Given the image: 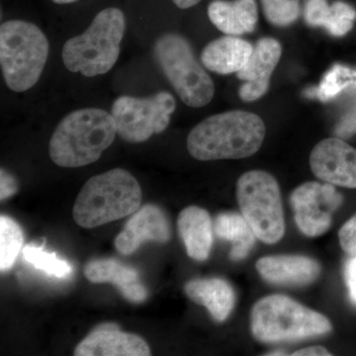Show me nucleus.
Instances as JSON below:
<instances>
[{"label":"nucleus","mask_w":356,"mask_h":356,"mask_svg":"<svg viewBox=\"0 0 356 356\" xmlns=\"http://www.w3.org/2000/svg\"><path fill=\"white\" fill-rule=\"evenodd\" d=\"M350 89H356V70L346 65H334L323 77L320 86L307 90L306 95L318 98L321 102H329Z\"/></svg>","instance_id":"22"},{"label":"nucleus","mask_w":356,"mask_h":356,"mask_svg":"<svg viewBox=\"0 0 356 356\" xmlns=\"http://www.w3.org/2000/svg\"><path fill=\"white\" fill-rule=\"evenodd\" d=\"M266 131L259 115L243 110L222 112L192 129L187 149L201 161L245 159L261 149Z\"/></svg>","instance_id":"1"},{"label":"nucleus","mask_w":356,"mask_h":356,"mask_svg":"<svg viewBox=\"0 0 356 356\" xmlns=\"http://www.w3.org/2000/svg\"><path fill=\"white\" fill-rule=\"evenodd\" d=\"M344 276L351 301L356 305V254L346 264Z\"/></svg>","instance_id":"31"},{"label":"nucleus","mask_w":356,"mask_h":356,"mask_svg":"<svg viewBox=\"0 0 356 356\" xmlns=\"http://www.w3.org/2000/svg\"><path fill=\"white\" fill-rule=\"evenodd\" d=\"M327 0H307L304 9V18L312 27H323L329 13Z\"/></svg>","instance_id":"27"},{"label":"nucleus","mask_w":356,"mask_h":356,"mask_svg":"<svg viewBox=\"0 0 356 356\" xmlns=\"http://www.w3.org/2000/svg\"><path fill=\"white\" fill-rule=\"evenodd\" d=\"M339 238L344 252L356 254V215L339 229Z\"/></svg>","instance_id":"28"},{"label":"nucleus","mask_w":356,"mask_h":356,"mask_svg":"<svg viewBox=\"0 0 356 356\" xmlns=\"http://www.w3.org/2000/svg\"><path fill=\"white\" fill-rule=\"evenodd\" d=\"M257 269L264 280L276 285L304 286L317 280L320 264L303 255H273L262 257Z\"/></svg>","instance_id":"15"},{"label":"nucleus","mask_w":356,"mask_h":356,"mask_svg":"<svg viewBox=\"0 0 356 356\" xmlns=\"http://www.w3.org/2000/svg\"><path fill=\"white\" fill-rule=\"evenodd\" d=\"M281 55L282 47L277 40L262 38L257 42L247 65L236 74L241 81H245L238 90L243 102H255L266 95Z\"/></svg>","instance_id":"12"},{"label":"nucleus","mask_w":356,"mask_h":356,"mask_svg":"<svg viewBox=\"0 0 356 356\" xmlns=\"http://www.w3.org/2000/svg\"><path fill=\"white\" fill-rule=\"evenodd\" d=\"M117 135L111 113L98 108L76 110L58 123L49 145L50 158L62 168H81L95 163Z\"/></svg>","instance_id":"2"},{"label":"nucleus","mask_w":356,"mask_h":356,"mask_svg":"<svg viewBox=\"0 0 356 356\" xmlns=\"http://www.w3.org/2000/svg\"><path fill=\"white\" fill-rule=\"evenodd\" d=\"M177 228L189 257L197 261H206L213 245L209 213L197 206L185 208L178 216Z\"/></svg>","instance_id":"18"},{"label":"nucleus","mask_w":356,"mask_h":356,"mask_svg":"<svg viewBox=\"0 0 356 356\" xmlns=\"http://www.w3.org/2000/svg\"><path fill=\"white\" fill-rule=\"evenodd\" d=\"M17 189L18 184L15 178L2 168L0 172V199L1 201L14 195Z\"/></svg>","instance_id":"30"},{"label":"nucleus","mask_w":356,"mask_h":356,"mask_svg":"<svg viewBox=\"0 0 356 356\" xmlns=\"http://www.w3.org/2000/svg\"><path fill=\"white\" fill-rule=\"evenodd\" d=\"M23 257L28 264L35 268L44 271L48 275L63 278L72 273V267L69 262L58 259L55 252H48L43 245H26L22 250Z\"/></svg>","instance_id":"24"},{"label":"nucleus","mask_w":356,"mask_h":356,"mask_svg":"<svg viewBox=\"0 0 356 356\" xmlns=\"http://www.w3.org/2000/svg\"><path fill=\"white\" fill-rule=\"evenodd\" d=\"M293 356H329L332 355L325 348L322 346H310V348H303L295 351L292 353Z\"/></svg>","instance_id":"32"},{"label":"nucleus","mask_w":356,"mask_h":356,"mask_svg":"<svg viewBox=\"0 0 356 356\" xmlns=\"http://www.w3.org/2000/svg\"><path fill=\"white\" fill-rule=\"evenodd\" d=\"M76 356H149L151 350L142 337L121 332L118 325L104 324L93 330L76 346Z\"/></svg>","instance_id":"14"},{"label":"nucleus","mask_w":356,"mask_h":356,"mask_svg":"<svg viewBox=\"0 0 356 356\" xmlns=\"http://www.w3.org/2000/svg\"><path fill=\"white\" fill-rule=\"evenodd\" d=\"M50 46L43 31L33 23L9 20L0 27V65L7 88L24 92L38 83Z\"/></svg>","instance_id":"5"},{"label":"nucleus","mask_w":356,"mask_h":356,"mask_svg":"<svg viewBox=\"0 0 356 356\" xmlns=\"http://www.w3.org/2000/svg\"><path fill=\"white\" fill-rule=\"evenodd\" d=\"M125 27L120 9H103L83 34L65 42L62 51L65 67L86 77L107 74L120 56Z\"/></svg>","instance_id":"4"},{"label":"nucleus","mask_w":356,"mask_h":356,"mask_svg":"<svg viewBox=\"0 0 356 356\" xmlns=\"http://www.w3.org/2000/svg\"><path fill=\"white\" fill-rule=\"evenodd\" d=\"M267 356H277V355H280V356H282V355H286V353H284V351H282V350H276V351H273V353H267V355H266Z\"/></svg>","instance_id":"35"},{"label":"nucleus","mask_w":356,"mask_h":356,"mask_svg":"<svg viewBox=\"0 0 356 356\" xmlns=\"http://www.w3.org/2000/svg\"><path fill=\"white\" fill-rule=\"evenodd\" d=\"M24 242L22 229L11 218L0 217V269L8 270L15 264Z\"/></svg>","instance_id":"23"},{"label":"nucleus","mask_w":356,"mask_h":356,"mask_svg":"<svg viewBox=\"0 0 356 356\" xmlns=\"http://www.w3.org/2000/svg\"><path fill=\"white\" fill-rule=\"evenodd\" d=\"M290 203L300 231L308 236H318L331 227L332 214L343 203V196L331 184L311 181L292 192Z\"/></svg>","instance_id":"10"},{"label":"nucleus","mask_w":356,"mask_h":356,"mask_svg":"<svg viewBox=\"0 0 356 356\" xmlns=\"http://www.w3.org/2000/svg\"><path fill=\"white\" fill-rule=\"evenodd\" d=\"M314 175L332 185L356 188V149L339 138L321 140L310 156Z\"/></svg>","instance_id":"11"},{"label":"nucleus","mask_w":356,"mask_h":356,"mask_svg":"<svg viewBox=\"0 0 356 356\" xmlns=\"http://www.w3.org/2000/svg\"><path fill=\"white\" fill-rule=\"evenodd\" d=\"M153 53L156 64L185 105L200 108L209 104L215 95L214 83L196 60L186 39L175 33L161 35L154 42Z\"/></svg>","instance_id":"7"},{"label":"nucleus","mask_w":356,"mask_h":356,"mask_svg":"<svg viewBox=\"0 0 356 356\" xmlns=\"http://www.w3.org/2000/svg\"><path fill=\"white\" fill-rule=\"evenodd\" d=\"M266 19L273 25L284 27L294 23L300 15L297 0H261Z\"/></svg>","instance_id":"26"},{"label":"nucleus","mask_w":356,"mask_h":356,"mask_svg":"<svg viewBox=\"0 0 356 356\" xmlns=\"http://www.w3.org/2000/svg\"><path fill=\"white\" fill-rule=\"evenodd\" d=\"M215 233L221 240L233 243L232 261L245 259L254 245L255 234L245 218L236 213H222L215 220Z\"/></svg>","instance_id":"21"},{"label":"nucleus","mask_w":356,"mask_h":356,"mask_svg":"<svg viewBox=\"0 0 356 356\" xmlns=\"http://www.w3.org/2000/svg\"><path fill=\"white\" fill-rule=\"evenodd\" d=\"M177 107L175 97L166 91L147 97L123 95L115 100L111 114L117 134L129 143H143L168 127Z\"/></svg>","instance_id":"9"},{"label":"nucleus","mask_w":356,"mask_h":356,"mask_svg":"<svg viewBox=\"0 0 356 356\" xmlns=\"http://www.w3.org/2000/svg\"><path fill=\"white\" fill-rule=\"evenodd\" d=\"M142 189L127 170L114 168L91 177L74 203V221L86 229L122 219L139 209Z\"/></svg>","instance_id":"3"},{"label":"nucleus","mask_w":356,"mask_h":356,"mask_svg":"<svg viewBox=\"0 0 356 356\" xmlns=\"http://www.w3.org/2000/svg\"><path fill=\"white\" fill-rule=\"evenodd\" d=\"M172 229L165 213L154 204L140 208L125 225L115 240V247L123 255H130L147 241L165 243L170 240Z\"/></svg>","instance_id":"13"},{"label":"nucleus","mask_w":356,"mask_h":356,"mask_svg":"<svg viewBox=\"0 0 356 356\" xmlns=\"http://www.w3.org/2000/svg\"><path fill=\"white\" fill-rule=\"evenodd\" d=\"M84 275L92 283H112L132 303H142L147 299V292L138 271L116 259L91 261L84 267Z\"/></svg>","instance_id":"16"},{"label":"nucleus","mask_w":356,"mask_h":356,"mask_svg":"<svg viewBox=\"0 0 356 356\" xmlns=\"http://www.w3.org/2000/svg\"><path fill=\"white\" fill-rule=\"evenodd\" d=\"M188 298L207 308L217 322L228 318L236 303V293L229 282L221 278H203L186 283Z\"/></svg>","instance_id":"20"},{"label":"nucleus","mask_w":356,"mask_h":356,"mask_svg":"<svg viewBox=\"0 0 356 356\" xmlns=\"http://www.w3.org/2000/svg\"><path fill=\"white\" fill-rule=\"evenodd\" d=\"M254 47L238 36L221 37L210 42L201 53V62L215 74H238L247 65Z\"/></svg>","instance_id":"17"},{"label":"nucleus","mask_w":356,"mask_h":356,"mask_svg":"<svg viewBox=\"0 0 356 356\" xmlns=\"http://www.w3.org/2000/svg\"><path fill=\"white\" fill-rule=\"evenodd\" d=\"M356 11L350 4L337 1L330 6L323 27L334 37H343L353 29Z\"/></svg>","instance_id":"25"},{"label":"nucleus","mask_w":356,"mask_h":356,"mask_svg":"<svg viewBox=\"0 0 356 356\" xmlns=\"http://www.w3.org/2000/svg\"><path fill=\"white\" fill-rule=\"evenodd\" d=\"M172 1L178 8L187 9L197 6L201 0H172Z\"/></svg>","instance_id":"33"},{"label":"nucleus","mask_w":356,"mask_h":356,"mask_svg":"<svg viewBox=\"0 0 356 356\" xmlns=\"http://www.w3.org/2000/svg\"><path fill=\"white\" fill-rule=\"evenodd\" d=\"M208 16L218 30L229 36L254 32L259 19L255 0H214L208 6Z\"/></svg>","instance_id":"19"},{"label":"nucleus","mask_w":356,"mask_h":356,"mask_svg":"<svg viewBox=\"0 0 356 356\" xmlns=\"http://www.w3.org/2000/svg\"><path fill=\"white\" fill-rule=\"evenodd\" d=\"M236 198L257 238L269 245L280 242L284 236L285 222L275 178L262 170L243 173L236 184Z\"/></svg>","instance_id":"8"},{"label":"nucleus","mask_w":356,"mask_h":356,"mask_svg":"<svg viewBox=\"0 0 356 356\" xmlns=\"http://www.w3.org/2000/svg\"><path fill=\"white\" fill-rule=\"evenodd\" d=\"M250 325L261 343L298 341L332 331L329 318L283 295L259 300L252 308Z\"/></svg>","instance_id":"6"},{"label":"nucleus","mask_w":356,"mask_h":356,"mask_svg":"<svg viewBox=\"0 0 356 356\" xmlns=\"http://www.w3.org/2000/svg\"><path fill=\"white\" fill-rule=\"evenodd\" d=\"M56 4H70L76 2L77 0H51Z\"/></svg>","instance_id":"34"},{"label":"nucleus","mask_w":356,"mask_h":356,"mask_svg":"<svg viewBox=\"0 0 356 356\" xmlns=\"http://www.w3.org/2000/svg\"><path fill=\"white\" fill-rule=\"evenodd\" d=\"M336 134L341 138H350L356 134V106L339 122Z\"/></svg>","instance_id":"29"}]
</instances>
